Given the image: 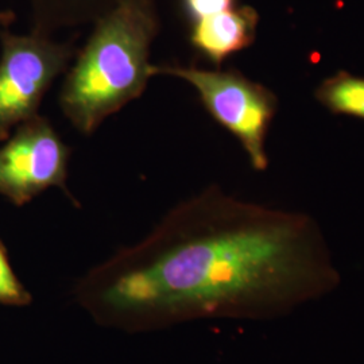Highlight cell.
Returning a JSON list of instances; mask_svg holds the SVG:
<instances>
[{
  "label": "cell",
  "instance_id": "6da1fadb",
  "mask_svg": "<svg viewBox=\"0 0 364 364\" xmlns=\"http://www.w3.org/2000/svg\"><path fill=\"white\" fill-rule=\"evenodd\" d=\"M340 282L312 216L209 186L84 274L73 299L96 324L141 333L209 318L285 317Z\"/></svg>",
  "mask_w": 364,
  "mask_h": 364
},
{
  "label": "cell",
  "instance_id": "7a4b0ae2",
  "mask_svg": "<svg viewBox=\"0 0 364 364\" xmlns=\"http://www.w3.org/2000/svg\"><path fill=\"white\" fill-rule=\"evenodd\" d=\"M156 0H115L93 22L88 41L68 68L58 105L82 135L144 95L150 53L159 33Z\"/></svg>",
  "mask_w": 364,
  "mask_h": 364
},
{
  "label": "cell",
  "instance_id": "3957f363",
  "mask_svg": "<svg viewBox=\"0 0 364 364\" xmlns=\"http://www.w3.org/2000/svg\"><path fill=\"white\" fill-rule=\"evenodd\" d=\"M161 75L191 84L209 115L240 142L251 166L258 171L269 168L266 138L278 109L273 91L237 69L151 65V76Z\"/></svg>",
  "mask_w": 364,
  "mask_h": 364
},
{
  "label": "cell",
  "instance_id": "277c9868",
  "mask_svg": "<svg viewBox=\"0 0 364 364\" xmlns=\"http://www.w3.org/2000/svg\"><path fill=\"white\" fill-rule=\"evenodd\" d=\"M0 142L38 115L43 96L54 80L68 70L77 49L72 42L30 33L19 36L0 30Z\"/></svg>",
  "mask_w": 364,
  "mask_h": 364
},
{
  "label": "cell",
  "instance_id": "5b68a950",
  "mask_svg": "<svg viewBox=\"0 0 364 364\" xmlns=\"http://www.w3.org/2000/svg\"><path fill=\"white\" fill-rule=\"evenodd\" d=\"M70 149L46 117L36 115L19 124L0 147V196L16 207L26 205L42 192H68Z\"/></svg>",
  "mask_w": 364,
  "mask_h": 364
},
{
  "label": "cell",
  "instance_id": "8992f818",
  "mask_svg": "<svg viewBox=\"0 0 364 364\" xmlns=\"http://www.w3.org/2000/svg\"><path fill=\"white\" fill-rule=\"evenodd\" d=\"M258 23L259 15L254 7L234 6L193 22L189 41L204 58L220 66L228 57L254 43Z\"/></svg>",
  "mask_w": 364,
  "mask_h": 364
},
{
  "label": "cell",
  "instance_id": "52a82bcc",
  "mask_svg": "<svg viewBox=\"0 0 364 364\" xmlns=\"http://www.w3.org/2000/svg\"><path fill=\"white\" fill-rule=\"evenodd\" d=\"M31 9V33L52 37L61 28L93 23L115 0H27Z\"/></svg>",
  "mask_w": 364,
  "mask_h": 364
},
{
  "label": "cell",
  "instance_id": "ba28073f",
  "mask_svg": "<svg viewBox=\"0 0 364 364\" xmlns=\"http://www.w3.org/2000/svg\"><path fill=\"white\" fill-rule=\"evenodd\" d=\"M314 96L335 115L364 120V77L338 70L317 87Z\"/></svg>",
  "mask_w": 364,
  "mask_h": 364
},
{
  "label": "cell",
  "instance_id": "9c48e42d",
  "mask_svg": "<svg viewBox=\"0 0 364 364\" xmlns=\"http://www.w3.org/2000/svg\"><path fill=\"white\" fill-rule=\"evenodd\" d=\"M31 299V294L14 273L7 250L0 242V304L9 306H26Z\"/></svg>",
  "mask_w": 364,
  "mask_h": 364
},
{
  "label": "cell",
  "instance_id": "30bf717a",
  "mask_svg": "<svg viewBox=\"0 0 364 364\" xmlns=\"http://www.w3.org/2000/svg\"><path fill=\"white\" fill-rule=\"evenodd\" d=\"M235 0H182V10L193 23L198 19L234 7Z\"/></svg>",
  "mask_w": 364,
  "mask_h": 364
},
{
  "label": "cell",
  "instance_id": "8fae6325",
  "mask_svg": "<svg viewBox=\"0 0 364 364\" xmlns=\"http://www.w3.org/2000/svg\"><path fill=\"white\" fill-rule=\"evenodd\" d=\"M16 19V15L11 10H0V27L7 28L11 26Z\"/></svg>",
  "mask_w": 364,
  "mask_h": 364
}]
</instances>
